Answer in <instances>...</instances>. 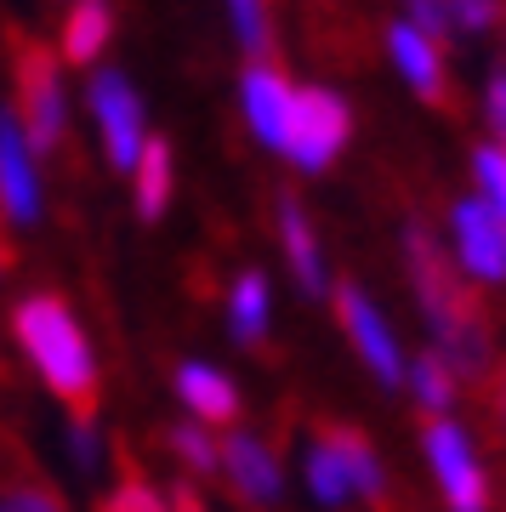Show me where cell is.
Masks as SVG:
<instances>
[{
	"label": "cell",
	"mask_w": 506,
	"mask_h": 512,
	"mask_svg": "<svg viewBox=\"0 0 506 512\" xmlns=\"http://www.w3.org/2000/svg\"><path fill=\"white\" fill-rule=\"evenodd\" d=\"M404 251H410V279H416L421 313H427V325H433V336H438L433 353L455 370V376L489 382V336H484V319H478V308H472L467 285L455 279V268L444 262V251H438L421 228H410Z\"/></svg>",
	"instance_id": "obj_1"
},
{
	"label": "cell",
	"mask_w": 506,
	"mask_h": 512,
	"mask_svg": "<svg viewBox=\"0 0 506 512\" xmlns=\"http://www.w3.org/2000/svg\"><path fill=\"white\" fill-rule=\"evenodd\" d=\"M12 330H18L23 353L35 359V370L46 376V387L74 410V421H91V410H97V365H91L86 330L74 325L69 302L46 291L23 296L18 313H12Z\"/></svg>",
	"instance_id": "obj_2"
},
{
	"label": "cell",
	"mask_w": 506,
	"mask_h": 512,
	"mask_svg": "<svg viewBox=\"0 0 506 512\" xmlns=\"http://www.w3.org/2000/svg\"><path fill=\"white\" fill-rule=\"evenodd\" d=\"M18 120L23 137L35 154H52L63 143V74H57V57L46 46H23L18 52Z\"/></svg>",
	"instance_id": "obj_3"
},
{
	"label": "cell",
	"mask_w": 506,
	"mask_h": 512,
	"mask_svg": "<svg viewBox=\"0 0 506 512\" xmlns=\"http://www.w3.org/2000/svg\"><path fill=\"white\" fill-rule=\"evenodd\" d=\"M347 131H353V114H347L342 97L308 86V92H296V109H290L285 154L302 165V171H325V165L342 154Z\"/></svg>",
	"instance_id": "obj_4"
},
{
	"label": "cell",
	"mask_w": 506,
	"mask_h": 512,
	"mask_svg": "<svg viewBox=\"0 0 506 512\" xmlns=\"http://www.w3.org/2000/svg\"><path fill=\"white\" fill-rule=\"evenodd\" d=\"M91 114H97V131H103V148H109V165H120V171H137V160H143V97L131 92V80L120 69H103L91 74Z\"/></svg>",
	"instance_id": "obj_5"
},
{
	"label": "cell",
	"mask_w": 506,
	"mask_h": 512,
	"mask_svg": "<svg viewBox=\"0 0 506 512\" xmlns=\"http://www.w3.org/2000/svg\"><path fill=\"white\" fill-rule=\"evenodd\" d=\"M427 461L438 473V490L450 501V512H489V478L472 456L467 433L444 416H427Z\"/></svg>",
	"instance_id": "obj_6"
},
{
	"label": "cell",
	"mask_w": 506,
	"mask_h": 512,
	"mask_svg": "<svg viewBox=\"0 0 506 512\" xmlns=\"http://www.w3.org/2000/svg\"><path fill=\"white\" fill-rule=\"evenodd\" d=\"M0 217L6 222H35L40 217L35 148H29L23 120L12 109H0Z\"/></svg>",
	"instance_id": "obj_7"
},
{
	"label": "cell",
	"mask_w": 506,
	"mask_h": 512,
	"mask_svg": "<svg viewBox=\"0 0 506 512\" xmlns=\"http://www.w3.org/2000/svg\"><path fill=\"white\" fill-rule=\"evenodd\" d=\"M336 319H342L347 342L359 348V359L376 370V382H398V376H404V359H398L393 330H387V319L376 313V302H370L359 285H342V291H336Z\"/></svg>",
	"instance_id": "obj_8"
},
{
	"label": "cell",
	"mask_w": 506,
	"mask_h": 512,
	"mask_svg": "<svg viewBox=\"0 0 506 512\" xmlns=\"http://www.w3.org/2000/svg\"><path fill=\"white\" fill-rule=\"evenodd\" d=\"M455 256L467 262V274L472 279H506V222L489 211L484 200H467V205H455Z\"/></svg>",
	"instance_id": "obj_9"
},
{
	"label": "cell",
	"mask_w": 506,
	"mask_h": 512,
	"mask_svg": "<svg viewBox=\"0 0 506 512\" xmlns=\"http://www.w3.org/2000/svg\"><path fill=\"white\" fill-rule=\"evenodd\" d=\"M239 103H245V120L268 148L285 154V131H290V109H296V86L273 63H251L245 80H239Z\"/></svg>",
	"instance_id": "obj_10"
},
{
	"label": "cell",
	"mask_w": 506,
	"mask_h": 512,
	"mask_svg": "<svg viewBox=\"0 0 506 512\" xmlns=\"http://www.w3.org/2000/svg\"><path fill=\"white\" fill-rule=\"evenodd\" d=\"M222 473H228L239 501H251V507H273L279 501V461L251 433H234V439L222 444Z\"/></svg>",
	"instance_id": "obj_11"
},
{
	"label": "cell",
	"mask_w": 506,
	"mask_h": 512,
	"mask_svg": "<svg viewBox=\"0 0 506 512\" xmlns=\"http://www.w3.org/2000/svg\"><path fill=\"white\" fill-rule=\"evenodd\" d=\"M387 46H393L398 74H404L427 103H438V97H444V52H438V40L421 35L416 23H398L393 35H387Z\"/></svg>",
	"instance_id": "obj_12"
},
{
	"label": "cell",
	"mask_w": 506,
	"mask_h": 512,
	"mask_svg": "<svg viewBox=\"0 0 506 512\" xmlns=\"http://www.w3.org/2000/svg\"><path fill=\"white\" fill-rule=\"evenodd\" d=\"M177 393H182V404H188L199 421H211V427H228V421L239 416L234 382H228L222 370H211V365H182L177 370Z\"/></svg>",
	"instance_id": "obj_13"
},
{
	"label": "cell",
	"mask_w": 506,
	"mask_h": 512,
	"mask_svg": "<svg viewBox=\"0 0 506 512\" xmlns=\"http://www.w3.org/2000/svg\"><path fill=\"white\" fill-rule=\"evenodd\" d=\"M319 439L342 456V467H347V478H353V495H364V501H387V478H381V461H376V450H370V439H364L359 427H336V421H325L319 427Z\"/></svg>",
	"instance_id": "obj_14"
},
{
	"label": "cell",
	"mask_w": 506,
	"mask_h": 512,
	"mask_svg": "<svg viewBox=\"0 0 506 512\" xmlns=\"http://www.w3.org/2000/svg\"><path fill=\"white\" fill-rule=\"evenodd\" d=\"M279 234H285V256H290V274L308 296L325 291V262H319V239L308 228V211L296 200H279Z\"/></svg>",
	"instance_id": "obj_15"
},
{
	"label": "cell",
	"mask_w": 506,
	"mask_h": 512,
	"mask_svg": "<svg viewBox=\"0 0 506 512\" xmlns=\"http://www.w3.org/2000/svg\"><path fill=\"white\" fill-rule=\"evenodd\" d=\"M410 18H416L421 35H472V29H489L495 23V0H410Z\"/></svg>",
	"instance_id": "obj_16"
},
{
	"label": "cell",
	"mask_w": 506,
	"mask_h": 512,
	"mask_svg": "<svg viewBox=\"0 0 506 512\" xmlns=\"http://www.w3.org/2000/svg\"><path fill=\"white\" fill-rule=\"evenodd\" d=\"M109 35H114L109 0H74L69 23H63V57L69 63H97V52L109 46Z\"/></svg>",
	"instance_id": "obj_17"
},
{
	"label": "cell",
	"mask_w": 506,
	"mask_h": 512,
	"mask_svg": "<svg viewBox=\"0 0 506 512\" xmlns=\"http://www.w3.org/2000/svg\"><path fill=\"white\" fill-rule=\"evenodd\" d=\"M131 177H137V217H148V222L165 217V205H171V143L148 137Z\"/></svg>",
	"instance_id": "obj_18"
},
{
	"label": "cell",
	"mask_w": 506,
	"mask_h": 512,
	"mask_svg": "<svg viewBox=\"0 0 506 512\" xmlns=\"http://www.w3.org/2000/svg\"><path fill=\"white\" fill-rule=\"evenodd\" d=\"M228 325H234L239 342H262L268 336V279L262 274H239L234 296H228Z\"/></svg>",
	"instance_id": "obj_19"
},
{
	"label": "cell",
	"mask_w": 506,
	"mask_h": 512,
	"mask_svg": "<svg viewBox=\"0 0 506 512\" xmlns=\"http://www.w3.org/2000/svg\"><path fill=\"white\" fill-rule=\"evenodd\" d=\"M308 484H313V495H319L325 507H342V501H353V478H347L342 456H336L325 439H313V450H308Z\"/></svg>",
	"instance_id": "obj_20"
},
{
	"label": "cell",
	"mask_w": 506,
	"mask_h": 512,
	"mask_svg": "<svg viewBox=\"0 0 506 512\" xmlns=\"http://www.w3.org/2000/svg\"><path fill=\"white\" fill-rule=\"evenodd\" d=\"M410 387H416V399L427 416H444L455 399V370L438 359V353H421L416 365H410Z\"/></svg>",
	"instance_id": "obj_21"
},
{
	"label": "cell",
	"mask_w": 506,
	"mask_h": 512,
	"mask_svg": "<svg viewBox=\"0 0 506 512\" xmlns=\"http://www.w3.org/2000/svg\"><path fill=\"white\" fill-rule=\"evenodd\" d=\"M228 18H234V35L245 52H256V63H262V52L273 46V29H268V6L262 0H228Z\"/></svg>",
	"instance_id": "obj_22"
},
{
	"label": "cell",
	"mask_w": 506,
	"mask_h": 512,
	"mask_svg": "<svg viewBox=\"0 0 506 512\" xmlns=\"http://www.w3.org/2000/svg\"><path fill=\"white\" fill-rule=\"evenodd\" d=\"M472 171H478L484 205H489V211H495V217L506 222V148H478V160H472Z\"/></svg>",
	"instance_id": "obj_23"
},
{
	"label": "cell",
	"mask_w": 506,
	"mask_h": 512,
	"mask_svg": "<svg viewBox=\"0 0 506 512\" xmlns=\"http://www.w3.org/2000/svg\"><path fill=\"white\" fill-rule=\"evenodd\" d=\"M97 512H165V501H160L154 490H148L143 473H137V467L126 461V478L114 484V495H109V501H103Z\"/></svg>",
	"instance_id": "obj_24"
},
{
	"label": "cell",
	"mask_w": 506,
	"mask_h": 512,
	"mask_svg": "<svg viewBox=\"0 0 506 512\" xmlns=\"http://www.w3.org/2000/svg\"><path fill=\"white\" fill-rule=\"evenodd\" d=\"M171 450H177L194 473H217V467H222V444L205 439L199 427H171Z\"/></svg>",
	"instance_id": "obj_25"
},
{
	"label": "cell",
	"mask_w": 506,
	"mask_h": 512,
	"mask_svg": "<svg viewBox=\"0 0 506 512\" xmlns=\"http://www.w3.org/2000/svg\"><path fill=\"white\" fill-rule=\"evenodd\" d=\"M0 512H63V501H57L46 484H18V490L6 495V507Z\"/></svg>",
	"instance_id": "obj_26"
},
{
	"label": "cell",
	"mask_w": 506,
	"mask_h": 512,
	"mask_svg": "<svg viewBox=\"0 0 506 512\" xmlns=\"http://www.w3.org/2000/svg\"><path fill=\"white\" fill-rule=\"evenodd\" d=\"M69 450L80 467H97V433H91V421H74L69 427Z\"/></svg>",
	"instance_id": "obj_27"
},
{
	"label": "cell",
	"mask_w": 506,
	"mask_h": 512,
	"mask_svg": "<svg viewBox=\"0 0 506 512\" xmlns=\"http://www.w3.org/2000/svg\"><path fill=\"white\" fill-rule=\"evenodd\" d=\"M489 126H495V137L506 143V69L489 80Z\"/></svg>",
	"instance_id": "obj_28"
},
{
	"label": "cell",
	"mask_w": 506,
	"mask_h": 512,
	"mask_svg": "<svg viewBox=\"0 0 506 512\" xmlns=\"http://www.w3.org/2000/svg\"><path fill=\"white\" fill-rule=\"evenodd\" d=\"M171 512H205V501H199L194 484H177V490H171Z\"/></svg>",
	"instance_id": "obj_29"
},
{
	"label": "cell",
	"mask_w": 506,
	"mask_h": 512,
	"mask_svg": "<svg viewBox=\"0 0 506 512\" xmlns=\"http://www.w3.org/2000/svg\"><path fill=\"white\" fill-rule=\"evenodd\" d=\"M495 410H501V421H506V365L495 370Z\"/></svg>",
	"instance_id": "obj_30"
},
{
	"label": "cell",
	"mask_w": 506,
	"mask_h": 512,
	"mask_svg": "<svg viewBox=\"0 0 506 512\" xmlns=\"http://www.w3.org/2000/svg\"><path fill=\"white\" fill-rule=\"evenodd\" d=\"M6 268H12V245L0 239V279H6Z\"/></svg>",
	"instance_id": "obj_31"
}]
</instances>
